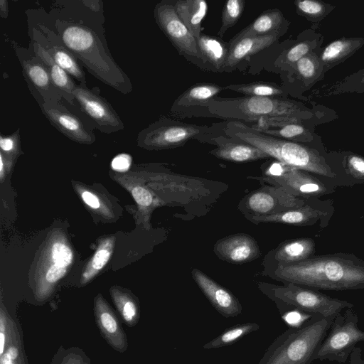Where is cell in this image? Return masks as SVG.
I'll use <instances>...</instances> for the list:
<instances>
[{
    "label": "cell",
    "mask_w": 364,
    "mask_h": 364,
    "mask_svg": "<svg viewBox=\"0 0 364 364\" xmlns=\"http://www.w3.org/2000/svg\"><path fill=\"white\" fill-rule=\"evenodd\" d=\"M50 17L64 46L91 75L124 95L132 91L130 78L109 52L105 37L104 15L86 10Z\"/></svg>",
    "instance_id": "6da1fadb"
},
{
    "label": "cell",
    "mask_w": 364,
    "mask_h": 364,
    "mask_svg": "<svg viewBox=\"0 0 364 364\" xmlns=\"http://www.w3.org/2000/svg\"><path fill=\"white\" fill-rule=\"evenodd\" d=\"M274 278L317 290L364 289V260L353 253L313 255L290 264L276 265Z\"/></svg>",
    "instance_id": "7a4b0ae2"
},
{
    "label": "cell",
    "mask_w": 364,
    "mask_h": 364,
    "mask_svg": "<svg viewBox=\"0 0 364 364\" xmlns=\"http://www.w3.org/2000/svg\"><path fill=\"white\" fill-rule=\"evenodd\" d=\"M224 133L228 138L255 146L271 158L291 167L323 178H336L326 156L314 148L261 133L239 121L226 123Z\"/></svg>",
    "instance_id": "3957f363"
},
{
    "label": "cell",
    "mask_w": 364,
    "mask_h": 364,
    "mask_svg": "<svg viewBox=\"0 0 364 364\" xmlns=\"http://www.w3.org/2000/svg\"><path fill=\"white\" fill-rule=\"evenodd\" d=\"M336 316L316 314L302 326L289 328L270 344L258 364H311Z\"/></svg>",
    "instance_id": "277c9868"
},
{
    "label": "cell",
    "mask_w": 364,
    "mask_h": 364,
    "mask_svg": "<svg viewBox=\"0 0 364 364\" xmlns=\"http://www.w3.org/2000/svg\"><path fill=\"white\" fill-rule=\"evenodd\" d=\"M311 113L298 102L278 97H215L203 117L255 122L264 117L309 118Z\"/></svg>",
    "instance_id": "5b68a950"
},
{
    "label": "cell",
    "mask_w": 364,
    "mask_h": 364,
    "mask_svg": "<svg viewBox=\"0 0 364 364\" xmlns=\"http://www.w3.org/2000/svg\"><path fill=\"white\" fill-rule=\"evenodd\" d=\"M258 287L276 304L294 307L309 314H321L325 317L336 316L343 309L354 307L348 301L332 298L317 289L293 283L274 285L259 282Z\"/></svg>",
    "instance_id": "8992f818"
},
{
    "label": "cell",
    "mask_w": 364,
    "mask_h": 364,
    "mask_svg": "<svg viewBox=\"0 0 364 364\" xmlns=\"http://www.w3.org/2000/svg\"><path fill=\"white\" fill-rule=\"evenodd\" d=\"M358 317L353 308L346 309L333 319L328 332L314 355V360L345 363L359 342H364V331L358 326Z\"/></svg>",
    "instance_id": "52a82bcc"
},
{
    "label": "cell",
    "mask_w": 364,
    "mask_h": 364,
    "mask_svg": "<svg viewBox=\"0 0 364 364\" xmlns=\"http://www.w3.org/2000/svg\"><path fill=\"white\" fill-rule=\"evenodd\" d=\"M211 132L208 126H199L162 117L138 134L139 145L149 149H175L188 141L205 137Z\"/></svg>",
    "instance_id": "ba28073f"
},
{
    "label": "cell",
    "mask_w": 364,
    "mask_h": 364,
    "mask_svg": "<svg viewBox=\"0 0 364 364\" xmlns=\"http://www.w3.org/2000/svg\"><path fill=\"white\" fill-rule=\"evenodd\" d=\"M335 208L331 199L321 200L318 197L306 198L305 203L278 214L270 215H245V217L255 224L262 223H280L295 226L327 227L334 214Z\"/></svg>",
    "instance_id": "9c48e42d"
},
{
    "label": "cell",
    "mask_w": 364,
    "mask_h": 364,
    "mask_svg": "<svg viewBox=\"0 0 364 364\" xmlns=\"http://www.w3.org/2000/svg\"><path fill=\"white\" fill-rule=\"evenodd\" d=\"M282 188L287 193L300 198L321 197L336 191L335 180L323 178L287 165L284 173L278 176H249Z\"/></svg>",
    "instance_id": "30bf717a"
},
{
    "label": "cell",
    "mask_w": 364,
    "mask_h": 364,
    "mask_svg": "<svg viewBox=\"0 0 364 364\" xmlns=\"http://www.w3.org/2000/svg\"><path fill=\"white\" fill-rule=\"evenodd\" d=\"M98 87L90 90L87 86L77 85L73 91L75 107L100 132L111 134L122 131L124 124L121 118L106 100L100 95Z\"/></svg>",
    "instance_id": "8fae6325"
},
{
    "label": "cell",
    "mask_w": 364,
    "mask_h": 364,
    "mask_svg": "<svg viewBox=\"0 0 364 364\" xmlns=\"http://www.w3.org/2000/svg\"><path fill=\"white\" fill-rule=\"evenodd\" d=\"M12 47L21 64L28 87L39 106L44 103L62 101L63 99L53 84L46 68L32 49L21 47L14 41Z\"/></svg>",
    "instance_id": "7c38bea8"
},
{
    "label": "cell",
    "mask_w": 364,
    "mask_h": 364,
    "mask_svg": "<svg viewBox=\"0 0 364 364\" xmlns=\"http://www.w3.org/2000/svg\"><path fill=\"white\" fill-rule=\"evenodd\" d=\"M305 201L306 198L295 197L279 187L266 184L245 196L238 209L244 215H270L300 207Z\"/></svg>",
    "instance_id": "4fadbf2b"
},
{
    "label": "cell",
    "mask_w": 364,
    "mask_h": 364,
    "mask_svg": "<svg viewBox=\"0 0 364 364\" xmlns=\"http://www.w3.org/2000/svg\"><path fill=\"white\" fill-rule=\"evenodd\" d=\"M154 16L159 28L181 55L202 59L196 38L179 18L173 1L157 3Z\"/></svg>",
    "instance_id": "5bb4252c"
},
{
    "label": "cell",
    "mask_w": 364,
    "mask_h": 364,
    "mask_svg": "<svg viewBox=\"0 0 364 364\" xmlns=\"http://www.w3.org/2000/svg\"><path fill=\"white\" fill-rule=\"evenodd\" d=\"M43 115L60 133L78 143L95 141V127L90 122L72 112L62 101L44 103L39 106Z\"/></svg>",
    "instance_id": "9a60e30c"
},
{
    "label": "cell",
    "mask_w": 364,
    "mask_h": 364,
    "mask_svg": "<svg viewBox=\"0 0 364 364\" xmlns=\"http://www.w3.org/2000/svg\"><path fill=\"white\" fill-rule=\"evenodd\" d=\"M223 90L225 87L214 83L193 85L177 97L171 112L178 117H203L210 102Z\"/></svg>",
    "instance_id": "2e32d148"
},
{
    "label": "cell",
    "mask_w": 364,
    "mask_h": 364,
    "mask_svg": "<svg viewBox=\"0 0 364 364\" xmlns=\"http://www.w3.org/2000/svg\"><path fill=\"white\" fill-rule=\"evenodd\" d=\"M191 276L212 306L223 317H235L242 313L239 299L228 289L198 269H193Z\"/></svg>",
    "instance_id": "e0dca14e"
},
{
    "label": "cell",
    "mask_w": 364,
    "mask_h": 364,
    "mask_svg": "<svg viewBox=\"0 0 364 364\" xmlns=\"http://www.w3.org/2000/svg\"><path fill=\"white\" fill-rule=\"evenodd\" d=\"M213 250L218 258L234 264L251 262L261 255L257 241L245 233H237L218 240Z\"/></svg>",
    "instance_id": "ac0fdd59"
},
{
    "label": "cell",
    "mask_w": 364,
    "mask_h": 364,
    "mask_svg": "<svg viewBox=\"0 0 364 364\" xmlns=\"http://www.w3.org/2000/svg\"><path fill=\"white\" fill-rule=\"evenodd\" d=\"M301 119L292 117H264L252 124L258 132L294 142H310L313 136L301 124Z\"/></svg>",
    "instance_id": "d6986e66"
},
{
    "label": "cell",
    "mask_w": 364,
    "mask_h": 364,
    "mask_svg": "<svg viewBox=\"0 0 364 364\" xmlns=\"http://www.w3.org/2000/svg\"><path fill=\"white\" fill-rule=\"evenodd\" d=\"M94 314L102 336L115 350L124 353L128 341L122 324L110 306L101 297L95 301Z\"/></svg>",
    "instance_id": "ffe728a7"
},
{
    "label": "cell",
    "mask_w": 364,
    "mask_h": 364,
    "mask_svg": "<svg viewBox=\"0 0 364 364\" xmlns=\"http://www.w3.org/2000/svg\"><path fill=\"white\" fill-rule=\"evenodd\" d=\"M213 141L217 146L209 153L224 161L246 163L271 158L261 149L244 141L223 136L213 138Z\"/></svg>",
    "instance_id": "44dd1931"
},
{
    "label": "cell",
    "mask_w": 364,
    "mask_h": 364,
    "mask_svg": "<svg viewBox=\"0 0 364 364\" xmlns=\"http://www.w3.org/2000/svg\"><path fill=\"white\" fill-rule=\"evenodd\" d=\"M29 47L46 68L53 84L62 98L71 107H75L73 91L77 86L73 77L61 68L49 53L36 41L31 40Z\"/></svg>",
    "instance_id": "7402d4cb"
},
{
    "label": "cell",
    "mask_w": 364,
    "mask_h": 364,
    "mask_svg": "<svg viewBox=\"0 0 364 364\" xmlns=\"http://www.w3.org/2000/svg\"><path fill=\"white\" fill-rule=\"evenodd\" d=\"M343 154L336 162L326 157L336 175L337 187L364 185V156L349 151Z\"/></svg>",
    "instance_id": "603a6c76"
},
{
    "label": "cell",
    "mask_w": 364,
    "mask_h": 364,
    "mask_svg": "<svg viewBox=\"0 0 364 364\" xmlns=\"http://www.w3.org/2000/svg\"><path fill=\"white\" fill-rule=\"evenodd\" d=\"M288 23L282 11L277 9L263 11L250 24L237 33L228 43L250 36H278L284 23Z\"/></svg>",
    "instance_id": "cb8c5ba5"
},
{
    "label": "cell",
    "mask_w": 364,
    "mask_h": 364,
    "mask_svg": "<svg viewBox=\"0 0 364 364\" xmlns=\"http://www.w3.org/2000/svg\"><path fill=\"white\" fill-rule=\"evenodd\" d=\"M278 36H250L228 43L229 50L223 70H230L244 59L270 46Z\"/></svg>",
    "instance_id": "d4e9b609"
},
{
    "label": "cell",
    "mask_w": 364,
    "mask_h": 364,
    "mask_svg": "<svg viewBox=\"0 0 364 364\" xmlns=\"http://www.w3.org/2000/svg\"><path fill=\"white\" fill-rule=\"evenodd\" d=\"M316 244L313 239L301 237L288 240L274 250V259L279 264H290L305 260L315 255Z\"/></svg>",
    "instance_id": "484cf974"
},
{
    "label": "cell",
    "mask_w": 364,
    "mask_h": 364,
    "mask_svg": "<svg viewBox=\"0 0 364 364\" xmlns=\"http://www.w3.org/2000/svg\"><path fill=\"white\" fill-rule=\"evenodd\" d=\"M363 44V38H341L328 43L319 57L323 73L350 57Z\"/></svg>",
    "instance_id": "4316f807"
},
{
    "label": "cell",
    "mask_w": 364,
    "mask_h": 364,
    "mask_svg": "<svg viewBox=\"0 0 364 364\" xmlns=\"http://www.w3.org/2000/svg\"><path fill=\"white\" fill-rule=\"evenodd\" d=\"M181 20L198 40L201 34V26L208 14V4L205 0H178L173 1Z\"/></svg>",
    "instance_id": "83f0119b"
},
{
    "label": "cell",
    "mask_w": 364,
    "mask_h": 364,
    "mask_svg": "<svg viewBox=\"0 0 364 364\" xmlns=\"http://www.w3.org/2000/svg\"><path fill=\"white\" fill-rule=\"evenodd\" d=\"M204 62L209 63L216 70L223 71L228 58L229 45L222 39L201 33L197 40Z\"/></svg>",
    "instance_id": "f1b7e54d"
},
{
    "label": "cell",
    "mask_w": 364,
    "mask_h": 364,
    "mask_svg": "<svg viewBox=\"0 0 364 364\" xmlns=\"http://www.w3.org/2000/svg\"><path fill=\"white\" fill-rule=\"evenodd\" d=\"M259 325L256 323L247 322L234 325L226 328L217 337L205 343L203 349H213L230 346L245 336L258 331Z\"/></svg>",
    "instance_id": "f546056e"
},
{
    "label": "cell",
    "mask_w": 364,
    "mask_h": 364,
    "mask_svg": "<svg viewBox=\"0 0 364 364\" xmlns=\"http://www.w3.org/2000/svg\"><path fill=\"white\" fill-rule=\"evenodd\" d=\"M225 90L235 91L247 97H276L284 93L278 85L266 82L228 85L225 86Z\"/></svg>",
    "instance_id": "4dcf8cb0"
},
{
    "label": "cell",
    "mask_w": 364,
    "mask_h": 364,
    "mask_svg": "<svg viewBox=\"0 0 364 364\" xmlns=\"http://www.w3.org/2000/svg\"><path fill=\"white\" fill-rule=\"evenodd\" d=\"M294 70L306 85L314 83L321 74H323V68L320 58L313 51L301 58L296 63Z\"/></svg>",
    "instance_id": "1f68e13d"
},
{
    "label": "cell",
    "mask_w": 364,
    "mask_h": 364,
    "mask_svg": "<svg viewBox=\"0 0 364 364\" xmlns=\"http://www.w3.org/2000/svg\"><path fill=\"white\" fill-rule=\"evenodd\" d=\"M113 300L124 322L129 327L136 326L140 318L138 303L130 296L119 291H114Z\"/></svg>",
    "instance_id": "d6a6232c"
},
{
    "label": "cell",
    "mask_w": 364,
    "mask_h": 364,
    "mask_svg": "<svg viewBox=\"0 0 364 364\" xmlns=\"http://www.w3.org/2000/svg\"><path fill=\"white\" fill-rule=\"evenodd\" d=\"M299 14L313 21H320L334 8L330 4L316 0H297L294 2Z\"/></svg>",
    "instance_id": "836d02e7"
},
{
    "label": "cell",
    "mask_w": 364,
    "mask_h": 364,
    "mask_svg": "<svg viewBox=\"0 0 364 364\" xmlns=\"http://www.w3.org/2000/svg\"><path fill=\"white\" fill-rule=\"evenodd\" d=\"M244 0H228L222 10L221 26L218 36L222 38L225 33L232 27L240 18L245 8Z\"/></svg>",
    "instance_id": "e575fe53"
},
{
    "label": "cell",
    "mask_w": 364,
    "mask_h": 364,
    "mask_svg": "<svg viewBox=\"0 0 364 364\" xmlns=\"http://www.w3.org/2000/svg\"><path fill=\"white\" fill-rule=\"evenodd\" d=\"M316 46L315 41H300L284 51L277 62L280 65L294 68L296 63Z\"/></svg>",
    "instance_id": "d590c367"
},
{
    "label": "cell",
    "mask_w": 364,
    "mask_h": 364,
    "mask_svg": "<svg viewBox=\"0 0 364 364\" xmlns=\"http://www.w3.org/2000/svg\"><path fill=\"white\" fill-rule=\"evenodd\" d=\"M18 336H19V333L16 323L4 306L1 305L0 309V355Z\"/></svg>",
    "instance_id": "8d00e7d4"
},
{
    "label": "cell",
    "mask_w": 364,
    "mask_h": 364,
    "mask_svg": "<svg viewBox=\"0 0 364 364\" xmlns=\"http://www.w3.org/2000/svg\"><path fill=\"white\" fill-rule=\"evenodd\" d=\"M344 92L364 93V68L336 82L329 91L330 95Z\"/></svg>",
    "instance_id": "74e56055"
},
{
    "label": "cell",
    "mask_w": 364,
    "mask_h": 364,
    "mask_svg": "<svg viewBox=\"0 0 364 364\" xmlns=\"http://www.w3.org/2000/svg\"><path fill=\"white\" fill-rule=\"evenodd\" d=\"M282 319L289 328H299L309 321L314 314L299 309L282 304H276Z\"/></svg>",
    "instance_id": "f35d334b"
},
{
    "label": "cell",
    "mask_w": 364,
    "mask_h": 364,
    "mask_svg": "<svg viewBox=\"0 0 364 364\" xmlns=\"http://www.w3.org/2000/svg\"><path fill=\"white\" fill-rule=\"evenodd\" d=\"M0 364H26L20 335L18 336L0 355Z\"/></svg>",
    "instance_id": "ab89813d"
},
{
    "label": "cell",
    "mask_w": 364,
    "mask_h": 364,
    "mask_svg": "<svg viewBox=\"0 0 364 364\" xmlns=\"http://www.w3.org/2000/svg\"><path fill=\"white\" fill-rule=\"evenodd\" d=\"M51 255L54 264L60 267H66L73 259L70 248L61 242H55L51 248Z\"/></svg>",
    "instance_id": "60d3db41"
},
{
    "label": "cell",
    "mask_w": 364,
    "mask_h": 364,
    "mask_svg": "<svg viewBox=\"0 0 364 364\" xmlns=\"http://www.w3.org/2000/svg\"><path fill=\"white\" fill-rule=\"evenodd\" d=\"M57 364H89V360L83 352L78 349L63 350V356L57 359Z\"/></svg>",
    "instance_id": "b9f144b4"
},
{
    "label": "cell",
    "mask_w": 364,
    "mask_h": 364,
    "mask_svg": "<svg viewBox=\"0 0 364 364\" xmlns=\"http://www.w3.org/2000/svg\"><path fill=\"white\" fill-rule=\"evenodd\" d=\"M20 132L18 129L12 134L4 136H0V146L2 151L14 152L18 149L20 140Z\"/></svg>",
    "instance_id": "7bdbcfd3"
},
{
    "label": "cell",
    "mask_w": 364,
    "mask_h": 364,
    "mask_svg": "<svg viewBox=\"0 0 364 364\" xmlns=\"http://www.w3.org/2000/svg\"><path fill=\"white\" fill-rule=\"evenodd\" d=\"M132 196L136 202L141 206L149 207L153 203V197L151 193L143 187L136 186L134 188Z\"/></svg>",
    "instance_id": "ee69618b"
},
{
    "label": "cell",
    "mask_w": 364,
    "mask_h": 364,
    "mask_svg": "<svg viewBox=\"0 0 364 364\" xmlns=\"http://www.w3.org/2000/svg\"><path fill=\"white\" fill-rule=\"evenodd\" d=\"M110 254L108 248H99L92 258L91 262L92 267L95 270H100L103 268L108 262Z\"/></svg>",
    "instance_id": "f6af8a7d"
},
{
    "label": "cell",
    "mask_w": 364,
    "mask_h": 364,
    "mask_svg": "<svg viewBox=\"0 0 364 364\" xmlns=\"http://www.w3.org/2000/svg\"><path fill=\"white\" fill-rule=\"evenodd\" d=\"M132 158L127 154H121L116 156L112 161V168L117 171H126L131 165Z\"/></svg>",
    "instance_id": "bcb514c9"
},
{
    "label": "cell",
    "mask_w": 364,
    "mask_h": 364,
    "mask_svg": "<svg viewBox=\"0 0 364 364\" xmlns=\"http://www.w3.org/2000/svg\"><path fill=\"white\" fill-rule=\"evenodd\" d=\"M66 272V267H60L55 264L50 267L46 274V279L50 283H55L60 279Z\"/></svg>",
    "instance_id": "7dc6e473"
},
{
    "label": "cell",
    "mask_w": 364,
    "mask_h": 364,
    "mask_svg": "<svg viewBox=\"0 0 364 364\" xmlns=\"http://www.w3.org/2000/svg\"><path fill=\"white\" fill-rule=\"evenodd\" d=\"M81 3L90 11L100 15H104L103 2L100 0H80Z\"/></svg>",
    "instance_id": "c3c4849f"
},
{
    "label": "cell",
    "mask_w": 364,
    "mask_h": 364,
    "mask_svg": "<svg viewBox=\"0 0 364 364\" xmlns=\"http://www.w3.org/2000/svg\"><path fill=\"white\" fill-rule=\"evenodd\" d=\"M84 202L92 208H97L100 206V202L97 197L89 191H84L82 194Z\"/></svg>",
    "instance_id": "681fc988"
},
{
    "label": "cell",
    "mask_w": 364,
    "mask_h": 364,
    "mask_svg": "<svg viewBox=\"0 0 364 364\" xmlns=\"http://www.w3.org/2000/svg\"><path fill=\"white\" fill-rule=\"evenodd\" d=\"M348 364H364V358L362 356V349L356 346L349 357Z\"/></svg>",
    "instance_id": "f907efd6"
},
{
    "label": "cell",
    "mask_w": 364,
    "mask_h": 364,
    "mask_svg": "<svg viewBox=\"0 0 364 364\" xmlns=\"http://www.w3.org/2000/svg\"><path fill=\"white\" fill-rule=\"evenodd\" d=\"M9 14L8 1L0 0V15L2 18H7Z\"/></svg>",
    "instance_id": "816d5d0a"
},
{
    "label": "cell",
    "mask_w": 364,
    "mask_h": 364,
    "mask_svg": "<svg viewBox=\"0 0 364 364\" xmlns=\"http://www.w3.org/2000/svg\"><path fill=\"white\" fill-rule=\"evenodd\" d=\"M0 164H1V166H0L1 175L2 176L3 169H4V159L1 156H0Z\"/></svg>",
    "instance_id": "f5cc1de1"
}]
</instances>
